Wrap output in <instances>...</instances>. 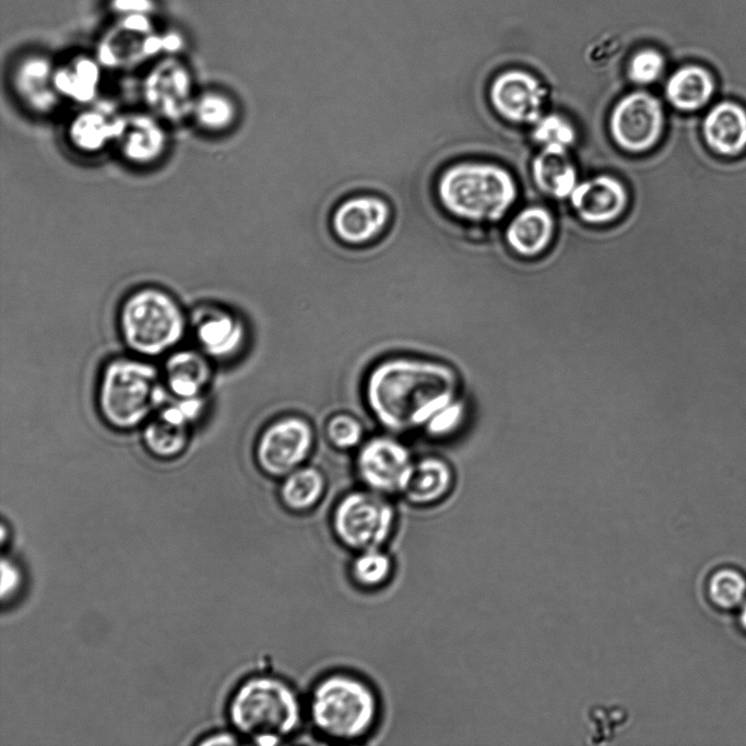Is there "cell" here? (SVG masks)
Returning <instances> with one entry per match:
<instances>
[{
  "label": "cell",
  "instance_id": "obj_1",
  "mask_svg": "<svg viewBox=\"0 0 746 746\" xmlns=\"http://www.w3.org/2000/svg\"><path fill=\"white\" fill-rule=\"evenodd\" d=\"M458 377L440 362L394 357L377 364L365 384L367 406L380 425L393 433L425 427L455 401Z\"/></svg>",
  "mask_w": 746,
  "mask_h": 746
},
{
  "label": "cell",
  "instance_id": "obj_2",
  "mask_svg": "<svg viewBox=\"0 0 746 746\" xmlns=\"http://www.w3.org/2000/svg\"><path fill=\"white\" fill-rule=\"evenodd\" d=\"M228 715L236 731L252 743L277 745L297 733L306 713L298 692L287 680L257 674L237 686Z\"/></svg>",
  "mask_w": 746,
  "mask_h": 746
},
{
  "label": "cell",
  "instance_id": "obj_3",
  "mask_svg": "<svg viewBox=\"0 0 746 746\" xmlns=\"http://www.w3.org/2000/svg\"><path fill=\"white\" fill-rule=\"evenodd\" d=\"M305 713L323 738L352 743L366 738L376 727L380 701L374 687L347 672L320 677L311 687Z\"/></svg>",
  "mask_w": 746,
  "mask_h": 746
},
{
  "label": "cell",
  "instance_id": "obj_4",
  "mask_svg": "<svg viewBox=\"0 0 746 746\" xmlns=\"http://www.w3.org/2000/svg\"><path fill=\"white\" fill-rule=\"evenodd\" d=\"M437 198L446 212L472 223L500 221L518 198L513 176L484 162H461L445 168L437 179Z\"/></svg>",
  "mask_w": 746,
  "mask_h": 746
},
{
  "label": "cell",
  "instance_id": "obj_5",
  "mask_svg": "<svg viewBox=\"0 0 746 746\" xmlns=\"http://www.w3.org/2000/svg\"><path fill=\"white\" fill-rule=\"evenodd\" d=\"M163 400L156 368L151 364L119 357L102 372L97 406L113 428L129 430L146 423Z\"/></svg>",
  "mask_w": 746,
  "mask_h": 746
},
{
  "label": "cell",
  "instance_id": "obj_6",
  "mask_svg": "<svg viewBox=\"0 0 746 746\" xmlns=\"http://www.w3.org/2000/svg\"><path fill=\"white\" fill-rule=\"evenodd\" d=\"M186 316L166 291L146 286L130 293L119 310V327L127 346L142 356H158L183 338Z\"/></svg>",
  "mask_w": 746,
  "mask_h": 746
},
{
  "label": "cell",
  "instance_id": "obj_7",
  "mask_svg": "<svg viewBox=\"0 0 746 746\" xmlns=\"http://www.w3.org/2000/svg\"><path fill=\"white\" fill-rule=\"evenodd\" d=\"M395 522L392 504L384 495L371 489L345 495L331 517L335 538L354 553L384 547L392 537Z\"/></svg>",
  "mask_w": 746,
  "mask_h": 746
},
{
  "label": "cell",
  "instance_id": "obj_8",
  "mask_svg": "<svg viewBox=\"0 0 746 746\" xmlns=\"http://www.w3.org/2000/svg\"><path fill=\"white\" fill-rule=\"evenodd\" d=\"M180 46L179 36L157 31L151 14L120 15L100 37L96 59L108 69H128L159 54L173 55Z\"/></svg>",
  "mask_w": 746,
  "mask_h": 746
},
{
  "label": "cell",
  "instance_id": "obj_9",
  "mask_svg": "<svg viewBox=\"0 0 746 746\" xmlns=\"http://www.w3.org/2000/svg\"><path fill=\"white\" fill-rule=\"evenodd\" d=\"M666 116L661 100L644 91L623 96L613 107L608 129L614 143L629 153L652 150L661 141Z\"/></svg>",
  "mask_w": 746,
  "mask_h": 746
},
{
  "label": "cell",
  "instance_id": "obj_10",
  "mask_svg": "<svg viewBox=\"0 0 746 746\" xmlns=\"http://www.w3.org/2000/svg\"><path fill=\"white\" fill-rule=\"evenodd\" d=\"M141 93L150 111L169 122L191 117L197 96L189 68L173 55L163 57L150 69Z\"/></svg>",
  "mask_w": 746,
  "mask_h": 746
},
{
  "label": "cell",
  "instance_id": "obj_11",
  "mask_svg": "<svg viewBox=\"0 0 746 746\" xmlns=\"http://www.w3.org/2000/svg\"><path fill=\"white\" fill-rule=\"evenodd\" d=\"M313 441V429L308 421L299 416L282 417L261 433L256 459L268 475L286 476L305 462Z\"/></svg>",
  "mask_w": 746,
  "mask_h": 746
},
{
  "label": "cell",
  "instance_id": "obj_12",
  "mask_svg": "<svg viewBox=\"0 0 746 746\" xmlns=\"http://www.w3.org/2000/svg\"><path fill=\"white\" fill-rule=\"evenodd\" d=\"M413 465L408 449L384 436L368 440L356 459L357 472L364 484L384 496L403 493Z\"/></svg>",
  "mask_w": 746,
  "mask_h": 746
},
{
  "label": "cell",
  "instance_id": "obj_13",
  "mask_svg": "<svg viewBox=\"0 0 746 746\" xmlns=\"http://www.w3.org/2000/svg\"><path fill=\"white\" fill-rule=\"evenodd\" d=\"M546 88L533 74L508 70L497 75L489 87V102L505 120L534 125L542 116Z\"/></svg>",
  "mask_w": 746,
  "mask_h": 746
},
{
  "label": "cell",
  "instance_id": "obj_14",
  "mask_svg": "<svg viewBox=\"0 0 746 746\" xmlns=\"http://www.w3.org/2000/svg\"><path fill=\"white\" fill-rule=\"evenodd\" d=\"M707 149L719 157L734 159L746 153V105L732 97L713 102L699 121Z\"/></svg>",
  "mask_w": 746,
  "mask_h": 746
},
{
  "label": "cell",
  "instance_id": "obj_15",
  "mask_svg": "<svg viewBox=\"0 0 746 746\" xmlns=\"http://www.w3.org/2000/svg\"><path fill=\"white\" fill-rule=\"evenodd\" d=\"M201 398L178 399L174 404L164 406L144 425L143 442L146 449L161 459H171L182 453L189 441V425L201 413Z\"/></svg>",
  "mask_w": 746,
  "mask_h": 746
},
{
  "label": "cell",
  "instance_id": "obj_16",
  "mask_svg": "<svg viewBox=\"0 0 746 746\" xmlns=\"http://www.w3.org/2000/svg\"><path fill=\"white\" fill-rule=\"evenodd\" d=\"M391 211L388 202L372 194H360L342 201L333 211L334 235L350 246H362L376 239L387 227Z\"/></svg>",
  "mask_w": 746,
  "mask_h": 746
},
{
  "label": "cell",
  "instance_id": "obj_17",
  "mask_svg": "<svg viewBox=\"0 0 746 746\" xmlns=\"http://www.w3.org/2000/svg\"><path fill=\"white\" fill-rule=\"evenodd\" d=\"M578 217L591 225L616 221L625 212L629 194L625 185L611 175H597L578 182L569 196Z\"/></svg>",
  "mask_w": 746,
  "mask_h": 746
},
{
  "label": "cell",
  "instance_id": "obj_18",
  "mask_svg": "<svg viewBox=\"0 0 746 746\" xmlns=\"http://www.w3.org/2000/svg\"><path fill=\"white\" fill-rule=\"evenodd\" d=\"M116 144L129 163L146 166L157 162L165 153L167 134L153 114L123 115Z\"/></svg>",
  "mask_w": 746,
  "mask_h": 746
},
{
  "label": "cell",
  "instance_id": "obj_19",
  "mask_svg": "<svg viewBox=\"0 0 746 746\" xmlns=\"http://www.w3.org/2000/svg\"><path fill=\"white\" fill-rule=\"evenodd\" d=\"M715 73L706 66L688 63L676 69L665 83L667 103L677 111L695 115L709 107L718 97Z\"/></svg>",
  "mask_w": 746,
  "mask_h": 746
},
{
  "label": "cell",
  "instance_id": "obj_20",
  "mask_svg": "<svg viewBox=\"0 0 746 746\" xmlns=\"http://www.w3.org/2000/svg\"><path fill=\"white\" fill-rule=\"evenodd\" d=\"M55 68L43 56H29L15 67L14 90L20 99L34 111L48 113L61 98L54 83Z\"/></svg>",
  "mask_w": 746,
  "mask_h": 746
},
{
  "label": "cell",
  "instance_id": "obj_21",
  "mask_svg": "<svg viewBox=\"0 0 746 746\" xmlns=\"http://www.w3.org/2000/svg\"><path fill=\"white\" fill-rule=\"evenodd\" d=\"M200 315L196 336L201 352L213 358H227L241 348L246 332L239 318L217 309L204 310Z\"/></svg>",
  "mask_w": 746,
  "mask_h": 746
},
{
  "label": "cell",
  "instance_id": "obj_22",
  "mask_svg": "<svg viewBox=\"0 0 746 746\" xmlns=\"http://www.w3.org/2000/svg\"><path fill=\"white\" fill-rule=\"evenodd\" d=\"M554 230L552 213L543 206L532 205L516 214L507 226L505 237L519 256L535 257L549 246Z\"/></svg>",
  "mask_w": 746,
  "mask_h": 746
},
{
  "label": "cell",
  "instance_id": "obj_23",
  "mask_svg": "<svg viewBox=\"0 0 746 746\" xmlns=\"http://www.w3.org/2000/svg\"><path fill=\"white\" fill-rule=\"evenodd\" d=\"M164 379L177 399L200 398L211 379L206 355L192 350L171 353L165 363Z\"/></svg>",
  "mask_w": 746,
  "mask_h": 746
},
{
  "label": "cell",
  "instance_id": "obj_24",
  "mask_svg": "<svg viewBox=\"0 0 746 746\" xmlns=\"http://www.w3.org/2000/svg\"><path fill=\"white\" fill-rule=\"evenodd\" d=\"M531 171L535 186L556 199L569 198L578 183L577 168L565 147H542L532 161Z\"/></svg>",
  "mask_w": 746,
  "mask_h": 746
},
{
  "label": "cell",
  "instance_id": "obj_25",
  "mask_svg": "<svg viewBox=\"0 0 746 746\" xmlns=\"http://www.w3.org/2000/svg\"><path fill=\"white\" fill-rule=\"evenodd\" d=\"M123 115L90 108L75 115L68 127V140L82 153L94 154L116 143Z\"/></svg>",
  "mask_w": 746,
  "mask_h": 746
},
{
  "label": "cell",
  "instance_id": "obj_26",
  "mask_svg": "<svg viewBox=\"0 0 746 746\" xmlns=\"http://www.w3.org/2000/svg\"><path fill=\"white\" fill-rule=\"evenodd\" d=\"M100 66L96 58L80 55L56 67L54 83L60 97L78 104L93 102L99 91Z\"/></svg>",
  "mask_w": 746,
  "mask_h": 746
},
{
  "label": "cell",
  "instance_id": "obj_27",
  "mask_svg": "<svg viewBox=\"0 0 746 746\" xmlns=\"http://www.w3.org/2000/svg\"><path fill=\"white\" fill-rule=\"evenodd\" d=\"M451 486L450 466L439 458L427 457L414 462L402 495L412 505L427 506L443 499Z\"/></svg>",
  "mask_w": 746,
  "mask_h": 746
},
{
  "label": "cell",
  "instance_id": "obj_28",
  "mask_svg": "<svg viewBox=\"0 0 746 746\" xmlns=\"http://www.w3.org/2000/svg\"><path fill=\"white\" fill-rule=\"evenodd\" d=\"M324 489V476L318 469L300 466L284 476L280 487V498L289 511L306 512L319 504Z\"/></svg>",
  "mask_w": 746,
  "mask_h": 746
},
{
  "label": "cell",
  "instance_id": "obj_29",
  "mask_svg": "<svg viewBox=\"0 0 746 746\" xmlns=\"http://www.w3.org/2000/svg\"><path fill=\"white\" fill-rule=\"evenodd\" d=\"M350 563V578L359 589L371 591L387 584L393 575V560L381 548H371L354 553Z\"/></svg>",
  "mask_w": 746,
  "mask_h": 746
},
{
  "label": "cell",
  "instance_id": "obj_30",
  "mask_svg": "<svg viewBox=\"0 0 746 746\" xmlns=\"http://www.w3.org/2000/svg\"><path fill=\"white\" fill-rule=\"evenodd\" d=\"M191 117L202 129L210 132H222L234 125L237 107L226 94L209 90L197 94Z\"/></svg>",
  "mask_w": 746,
  "mask_h": 746
},
{
  "label": "cell",
  "instance_id": "obj_31",
  "mask_svg": "<svg viewBox=\"0 0 746 746\" xmlns=\"http://www.w3.org/2000/svg\"><path fill=\"white\" fill-rule=\"evenodd\" d=\"M707 595L714 606L734 609L746 601V578L732 567L717 569L707 581Z\"/></svg>",
  "mask_w": 746,
  "mask_h": 746
},
{
  "label": "cell",
  "instance_id": "obj_32",
  "mask_svg": "<svg viewBox=\"0 0 746 746\" xmlns=\"http://www.w3.org/2000/svg\"><path fill=\"white\" fill-rule=\"evenodd\" d=\"M573 126L558 114H548L533 125L532 139L544 146H559L568 149L576 141Z\"/></svg>",
  "mask_w": 746,
  "mask_h": 746
},
{
  "label": "cell",
  "instance_id": "obj_33",
  "mask_svg": "<svg viewBox=\"0 0 746 746\" xmlns=\"http://www.w3.org/2000/svg\"><path fill=\"white\" fill-rule=\"evenodd\" d=\"M329 441L338 449H352L363 438V427L352 415L341 413L332 416L327 424Z\"/></svg>",
  "mask_w": 746,
  "mask_h": 746
},
{
  "label": "cell",
  "instance_id": "obj_34",
  "mask_svg": "<svg viewBox=\"0 0 746 746\" xmlns=\"http://www.w3.org/2000/svg\"><path fill=\"white\" fill-rule=\"evenodd\" d=\"M665 60L654 49H644L637 52L628 66V76L636 84H650L655 82L663 73Z\"/></svg>",
  "mask_w": 746,
  "mask_h": 746
},
{
  "label": "cell",
  "instance_id": "obj_35",
  "mask_svg": "<svg viewBox=\"0 0 746 746\" xmlns=\"http://www.w3.org/2000/svg\"><path fill=\"white\" fill-rule=\"evenodd\" d=\"M460 414V405L454 401L437 412L426 424L425 428L433 436L447 435L458 424Z\"/></svg>",
  "mask_w": 746,
  "mask_h": 746
},
{
  "label": "cell",
  "instance_id": "obj_36",
  "mask_svg": "<svg viewBox=\"0 0 746 746\" xmlns=\"http://www.w3.org/2000/svg\"><path fill=\"white\" fill-rule=\"evenodd\" d=\"M21 577L16 567L11 561L1 563V596L3 600L12 596L19 589Z\"/></svg>",
  "mask_w": 746,
  "mask_h": 746
},
{
  "label": "cell",
  "instance_id": "obj_37",
  "mask_svg": "<svg viewBox=\"0 0 746 746\" xmlns=\"http://www.w3.org/2000/svg\"><path fill=\"white\" fill-rule=\"evenodd\" d=\"M111 8L120 15L151 14L152 0H111Z\"/></svg>",
  "mask_w": 746,
  "mask_h": 746
},
{
  "label": "cell",
  "instance_id": "obj_38",
  "mask_svg": "<svg viewBox=\"0 0 746 746\" xmlns=\"http://www.w3.org/2000/svg\"><path fill=\"white\" fill-rule=\"evenodd\" d=\"M238 743L239 741L229 733H216L200 742L203 745H234Z\"/></svg>",
  "mask_w": 746,
  "mask_h": 746
},
{
  "label": "cell",
  "instance_id": "obj_39",
  "mask_svg": "<svg viewBox=\"0 0 746 746\" xmlns=\"http://www.w3.org/2000/svg\"><path fill=\"white\" fill-rule=\"evenodd\" d=\"M738 619H739L741 627L743 628L744 631H746V601L743 604Z\"/></svg>",
  "mask_w": 746,
  "mask_h": 746
}]
</instances>
